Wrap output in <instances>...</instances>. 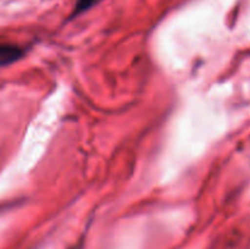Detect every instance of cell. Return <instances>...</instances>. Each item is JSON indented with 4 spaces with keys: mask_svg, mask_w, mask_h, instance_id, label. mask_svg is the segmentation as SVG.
Returning <instances> with one entry per match:
<instances>
[{
    "mask_svg": "<svg viewBox=\"0 0 250 249\" xmlns=\"http://www.w3.org/2000/svg\"><path fill=\"white\" fill-rule=\"evenodd\" d=\"M95 1H97V0H77L72 16H76V15H80L82 14V12L87 11L88 9H90V7L95 4Z\"/></svg>",
    "mask_w": 250,
    "mask_h": 249,
    "instance_id": "2",
    "label": "cell"
},
{
    "mask_svg": "<svg viewBox=\"0 0 250 249\" xmlns=\"http://www.w3.org/2000/svg\"><path fill=\"white\" fill-rule=\"evenodd\" d=\"M23 56V49L14 44H0V66L15 62Z\"/></svg>",
    "mask_w": 250,
    "mask_h": 249,
    "instance_id": "1",
    "label": "cell"
}]
</instances>
